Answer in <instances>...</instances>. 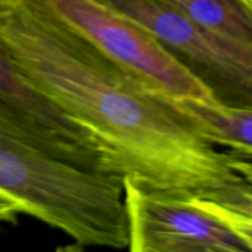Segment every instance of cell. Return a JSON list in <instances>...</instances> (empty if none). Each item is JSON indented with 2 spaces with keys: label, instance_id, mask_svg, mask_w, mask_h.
<instances>
[{
  "label": "cell",
  "instance_id": "6da1fadb",
  "mask_svg": "<svg viewBox=\"0 0 252 252\" xmlns=\"http://www.w3.org/2000/svg\"><path fill=\"white\" fill-rule=\"evenodd\" d=\"M0 46L34 90L93 135L113 174L148 193L252 216V161L208 142L174 97L41 5L0 0Z\"/></svg>",
  "mask_w": 252,
  "mask_h": 252
},
{
  "label": "cell",
  "instance_id": "7a4b0ae2",
  "mask_svg": "<svg viewBox=\"0 0 252 252\" xmlns=\"http://www.w3.org/2000/svg\"><path fill=\"white\" fill-rule=\"evenodd\" d=\"M0 191L79 248L121 249L127 243L122 179L65 161L1 100Z\"/></svg>",
  "mask_w": 252,
  "mask_h": 252
},
{
  "label": "cell",
  "instance_id": "3957f363",
  "mask_svg": "<svg viewBox=\"0 0 252 252\" xmlns=\"http://www.w3.org/2000/svg\"><path fill=\"white\" fill-rule=\"evenodd\" d=\"M133 252H251L252 216L199 198L148 193L122 180Z\"/></svg>",
  "mask_w": 252,
  "mask_h": 252
},
{
  "label": "cell",
  "instance_id": "277c9868",
  "mask_svg": "<svg viewBox=\"0 0 252 252\" xmlns=\"http://www.w3.org/2000/svg\"><path fill=\"white\" fill-rule=\"evenodd\" d=\"M135 22L229 106L252 108V51L217 38L170 0H96Z\"/></svg>",
  "mask_w": 252,
  "mask_h": 252
},
{
  "label": "cell",
  "instance_id": "5b68a950",
  "mask_svg": "<svg viewBox=\"0 0 252 252\" xmlns=\"http://www.w3.org/2000/svg\"><path fill=\"white\" fill-rule=\"evenodd\" d=\"M103 54L174 98L214 100L208 89L135 22L96 0H33Z\"/></svg>",
  "mask_w": 252,
  "mask_h": 252
},
{
  "label": "cell",
  "instance_id": "8992f818",
  "mask_svg": "<svg viewBox=\"0 0 252 252\" xmlns=\"http://www.w3.org/2000/svg\"><path fill=\"white\" fill-rule=\"evenodd\" d=\"M0 100L65 161L101 174L115 175L93 135L34 90L0 46Z\"/></svg>",
  "mask_w": 252,
  "mask_h": 252
},
{
  "label": "cell",
  "instance_id": "52a82bcc",
  "mask_svg": "<svg viewBox=\"0 0 252 252\" xmlns=\"http://www.w3.org/2000/svg\"><path fill=\"white\" fill-rule=\"evenodd\" d=\"M175 100L208 142L252 161V108L224 105L216 100Z\"/></svg>",
  "mask_w": 252,
  "mask_h": 252
},
{
  "label": "cell",
  "instance_id": "ba28073f",
  "mask_svg": "<svg viewBox=\"0 0 252 252\" xmlns=\"http://www.w3.org/2000/svg\"><path fill=\"white\" fill-rule=\"evenodd\" d=\"M221 41L252 51V0H170Z\"/></svg>",
  "mask_w": 252,
  "mask_h": 252
},
{
  "label": "cell",
  "instance_id": "9c48e42d",
  "mask_svg": "<svg viewBox=\"0 0 252 252\" xmlns=\"http://www.w3.org/2000/svg\"><path fill=\"white\" fill-rule=\"evenodd\" d=\"M20 214H25L22 204L9 194L0 191V223L15 221Z\"/></svg>",
  "mask_w": 252,
  "mask_h": 252
}]
</instances>
